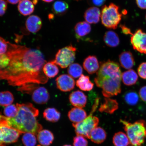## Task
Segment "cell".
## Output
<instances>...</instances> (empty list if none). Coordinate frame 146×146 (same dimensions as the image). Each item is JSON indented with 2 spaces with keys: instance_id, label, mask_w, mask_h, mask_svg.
I'll use <instances>...</instances> for the list:
<instances>
[{
  "instance_id": "cell-39",
  "label": "cell",
  "mask_w": 146,
  "mask_h": 146,
  "mask_svg": "<svg viewBox=\"0 0 146 146\" xmlns=\"http://www.w3.org/2000/svg\"><path fill=\"white\" fill-rule=\"evenodd\" d=\"M106 0H87L89 5L97 7H100L103 5L106 2Z\"/></svg>"
},
{
  "instance_id": "cell-44",
  "label": "cell",
  "mask_w": 146,
  "mask_h": 146,
  "mask_svg": "<svg viewBox=\"0 0 146 146\" xmlns=\"http://www.w3.org/2000/svg\"><path fill=\"white\" fill-rule=\"evenodd\" d=\"M42 1L45 2V3H50L54 1V0H42Z\"/></svg>"
},
{
  "instance_id": "cell-4",
  "label": "cell",
  "mask_w": 146,
  "mask_h": 146,
  "mask_svg": "<svg viewBox=\"0 0 146 146\" xmlns=\"http://www.w3.org/2000/svg\"><path fill=\"white\" fill-rule=\"evenodd\" d=\"M120 123L123 125L124 129L131 146H141L146 138V123L143 120L131 123L125 120L120 119Z\"/></svg>"
},
{
  "instance_id": "cell-13",
  "label": "cell",
  "mask_w": 146,
  "mask_h": 146,
  "mask_svg": "<svg viewBox=\"0 0 146 146\" xmlns=\"http://www.w3.org/2000/svg\"><path fill=\"white\" fill-rule=\"evenodd\" d=\"M83 66L88 74H93L98 72L100 64L98 60L94 56H89L84 60Z\"/></svg>"
},
{
  "instance_id": "cell-28",
  "label": "cell",
  "mask_w": 146,
  "mask_h": 146,
  "mask_svg": "<svg viewBox=\"0 0 146 146\" xmlns=\"http://www.w3.org/2000/svg\"><path fill=\"white\" fill-rule=\"evenodd\" d=\"M69 9V5L66 2L58 1L52 5V10L54 13L58 16H62L66 13Z\"/></svg>"
},
{
  "instance_id": "cell-10",
  "label": "cell",
  "mask_w": 146,
  "mask_h": 146,
  "mask_svg": "<svg viewBox=\"0 0 146 146\" xmlns=\"http://www.w3.org/2000/svg\"><path fill=\"white\" fill-rule=\"evenodd\" d=\"M56 81L57 88L64 92L72 91L75 85L74 78L68 74L61 75L56 78Z\"/></svg>"
},
{
  "instance_id": "cell-25",
  "label": "cell",
  "mask_w": 146,
  "mask_h": 146,
  "mask_svg": "<svg viewBox=\"0 0 146 146\" xmlns=\"http://www.w3.org/2000/svg\"><path fill=\"white\" fill-rule=\"evenodd\" d=\"M76 86L84 91H90L94 88V84L88 76L82 74L76 82Z\"/></svg>"
},
{
  "instance_id": "cell-40",
  "label": "cell",
  "mask_w": 146,
  "mask_h": 146,
  "mask_svg": "<svg viewBox=\"0 0 146 146\" xmlns=\"http://www.w3.org/2000/svg\"><path fill=\"white\" fill-rule=\"evenodd\" d=\"M139 94L141 99L146 103V86L142 87L140 89Z\"/></svg>"
},
{
  "instance_id": "cell-48",
  "label": "cell",
  "mask_w": 146,
  "mask_h": 146,
  "mask_svg": "<svg viewBox=\"0 0 146 146\" xmlns=\"http://www.w3.org/2000/svg\"><path fill=\"white\" fill-rule=\"evenodd\" d=\"M37 146H41V145H37Z\"/></svg>"
},
{
  "instance_id": "cell-22",
  "label": "cell",
  "mask_w": 146,
  "mask_h": 146,
  "mask_svg": "<svg viewBox=\"0 0 146 146\" xmlns=\"http://www.w3.org/2000/svg\"><path fill=\"white\" fill-rule=\"evenodd\" d=\"M18 9L20 13L27 16L34 12L35 7L33 3L30 0H21L18 4Z\"/></svg>"
},
{
  "instance_id": "cell-24",
  "label": "cell",
  "mask_w": 146,
  "mask_h": 146,
  "mask_svg": "<svg viewBox=\"0 0 146 146\" xmlns=\"http://www.w3.org/2000/svg\"><path fill=\"white\" fill-rule=\"evenodd\" d=\"M104 40L107 46L111 47L118 46L120 43L118 35L111 31L106 32L104 36Z\"/></svg>"
},
{
  "instance_id": "cell-27",
  "label": "cell",
  "mask_w": 146,
  "mask_h": 146,
  "mask_svg": "<svg viewBox=\"0 0 146 146\" xmlns=\"http://www.w3.org/2000/svg\"><path fill=\"white\" fill-rule=\"evenodd\" d=\"M43 70L45 76L48 78L55 77L59 72L57 66L52 61L46 63L44 65Z\"/></svg>"
},
{
  "instance_id": "cell-9",
  "label": "cell",
  "mask_w": 146,
  "mask_h": 146,
  "mask_svg": "<svg viewBox=\"0 0 146 146\" xmlns=\"http://www.w3.org/2000/svg\"><path fill=\"white\" fill-rule=\"evenodd\" d=\"M131 42L133 48L141 54H146V33L138 30L133 34Z\"/></svg>"
},
{
  "instance_id": "cell-42",
  "label": "cell",
  "mask_w": 146,
  "mask_h": 146,
  "mask_svg": "<svg viewBox=\"0 0 146 146\" xmlns=\"http://www.w3.org/2000/svg\"><path fill=\"white\" fill-rule=\"evenodd\" d=\"M120 27L121 29L122 32L123 34L125 35H133V34L131 32L130 29L126 27L125 25H120Z\"/></svg>"
},
{
  "instance_id": "cell-43",
  "label": "cell",
  "mask_w": 146,
  "mask_h": 146,
  "mask_svg": "<svg viewBox=\"0 0 146 146\" xmlns=\"http://www.w3.org/2000/svg\"><path fill=\"white\" fill-rule=\"evenodd\" d=\"M8 2L13 5L17 4L20 2L21 0H7Z\"/></svg>"
},
{
  "instance_id": "cell-20",
  "label": "cell",
  "mask_w": 146,
  "mask_h": 146,
  "mask_svg": "<svg viewBox=\"0 0 146 146\" xmlns=\"http://www.w3.org/2000/svg\"><path fill=\"white\" fill-rule=\"evenodd\" d=\"M37 140L39 143L43 146H49L53 142L54 134L50 131L43 129L38 133Z\"/></svg>"
},
{
  "instance_id": "cell-37",
  "label": "cell",
  "mask_w": 146,
  "mask_h": 146,
  "mask_svg": "<svg viewBox=\"0 0 146 146\" xmlns=\"http://www.w3.org/2000/svg\"><path fill=\"white\" fill-rule=\"evenodd\" d=\"M138 72L140 78L146 79V62L140 64L138 69Z\"/></svg>"
},
{
  "instance_id": "cell-32",
  "label": "cell",
  "mask_w": 146,
  "mask_h": 146,
  "mask_svg": "<svg viewBox=\"0 0 146 146\" xmlns=\"http://www.w3.org/2000/svg\"><path fill=\"white\" fill-rule=\"evenodd\" d=\"M35 135L31 133H25L22 140L25 146H35L36 143V139Z\"/></svg>"
},
{
  "instance_id": "cell-18",
  "label": "cell",
  "mask_w": 146,
  "mask_h": 146,
  "mask_svg": "<svg viewBox=\"0 0 146 146\" xmlns=\"http://www.w3.org/2000/svg\"><path fill=\"white\" fill-rule=\"evenodd\" d=\"M120 65L124 68L130 69L134 66L135 61L134 57L131 52L125 51L122 52L119 56Z\"/></svg>"
},
{
  "instance_id": "cell-7",
  "label": "cell",
  "mask_w": 146,
  "mask_h": 146,
  "mask_svg": "<svg viewBox=\"0 0 146 146\" xmlns=\"http://www.w3.org/2000/svg\"><path fill=\"white\" fill-rule=\"evenodd\" d=\"M76 51V47L72 45L63 47L58 50L52 61L61 68H66L75 60Z\"/></svg>"
},
{
  "instance_id": "cell-23",
  "label": "cell",
  "mask_w": 146,
  "mask_h": 146,
  "mask_svg": "<svg viewBox=\"0 0 146 146\" xmlns=\"http://www.w3.org/2000/svg\"><path fill=\"white\" fill-rule=\"evenodd\" d=\"M121 80L124 84L131 86L137 83L138 80V76L134 70L129 69L122 74Z\"/></svg>"
},
{
  "instance_id": "cell-5",
  "label": "cell",
  "mask_w": 146,
  "mask_h": 146,
  "mask_svg": "<svg viewBox=\"0 0 146 146\" xmlns=\"http://www.w3.org/2000/svg\"><path fill=\"white\" fill-rule=\"evenodd\" d=\"M100 103V98H97L92 107L90 114L80 123H73L76 134L89 138L91 131L97 127L99 122V119L94 116V113L98 108Z\"/></svg>"
},
{
  "instance_id": "cell-14",
  "label": "cell",
  "mask_w": 146,
  "mask_h": 146,
  "mask_svg": "<svg viewBox=\"0 0 146 146\" xmlns=\"http://www.w3.org/2000/svg\"><path fill=\"white\" fill-rule=\"evenodd\" d=\"M25 26L29 32L35 34L41 28V19L37 16L33 15L29 16L25 22Z\"/></svg>"
},
{
  "instance_id": "cell-35",
  "label": "cell",
  "mask_w": 146,
  "mask_h": 146,
  "mask_svg": "<svg viewBox=\"0 0 146 146\" xmlns=\"http://www.w3.org/2000/svg\"><path fill=\"white\" fill-rule=\"evenodd\" d=\"M73 145L74 146H88V142L85 137L77 135L74 138Z\"/></svg>"
},
{
  "instance_id": "cell-15",
  "label": "cell",
  "mask_w": 146,
  "mask_h": 146,
  "mask_svg": "<svg viewBox=\"0 0 146 146\" xmlns=\"http://www.w3.org/2000/svg\"><path fill=\"white\" fill-rule=\"evenodd\" d=\"M101 15V12L99 8L96 7H92L86 11L84 15V17L88 23L96 24L100 21Z\"/></svg>"
},
{
  "instance_id": "cell-47",
  "label": "cell",
  "mask_w": 146,
  "mask_h": 146,
  "mask_svg": "<svg viewBox=\"0 0 146 146\" xmlns=\"http://www.w3.org/2000/svg\"><path fill=\"white\" fill-rule=\"evenodd\" d=\"M74 1H82V0H74Z\"/></svg>"
},
{
  "instance_id": "cell-30",
  "label": "cell",
  "mask_w": 146,
  "mask_h": 146,
  "mask_svg": "<svg viewBox=\"0 0 146 146\" xmlns=\"http://www.w3.org/2000/svg\"><path fill=\"white\" fill-rule=\"evenodd\" d=\"M14 100L13 95L9 91L0 92V106L7 107L12 105Z\"/></svg>"
},
{
  "instance_id": "cell-36",
  "label": "cell",
  "mask_w": 146,
  "mask_h": 146,
  "mask_svg": "<svg viewBox=\"0 0 146 146\" xmlns=\"http://www.w3.org/2000/svg\"><path fill=\"white\" fill-rule=\"evenodd\" d=\"M9 46V42L0 36V55L6 54L8 50Z\"/></svg>"
},
{
  "instance_id": "cell-21",
  "label": "cell",
  "mask_w": 146,
  "mask_h": 146,
  "mask_svg": "<svg viewBox=\"0 0 146 146\" xmlns=\"http://www.w3.org/2000/svg\"><path fill=\"white\" fill-rule=\"evenodd\" d=\"M106 137V133L104 129L97 127L91 131L89 139L94 143L100 144L105 141Z\"/></svg>"
},
{
  "instance_id": "cell-3",
  "label": "cell",
  "mask_w": 146,
  "mask_h": 146,
  "mask_svg": "<svg viewBox=\"0 0 146 146\" xmlns=\"http://www.w3.org/2000/svg\"><path fill=\"white\" fill-rule=\"evenodd\" d=\"M122 73L119 64L110 60L102 63L94 78L96 86L102 89L105 98L117 95L121 92Z\"/></svg>"
},
{
  "instance_id": "cell-17",
  "label": "cell",
  "mask_w": 146,
  "mask_h": 146,
  "mask_svg": "<svg viewBox=\"0 0 146 146\" xmlns=\"http://www.w3.org/2000/svg\"><path fill=\"white\" fill-rule=\"evenodd\" d=\"M68 118L73 123H80L87 117V114L84 110L79 108H74L68 113Z\"/></svg>"
},
{
  "instance_id": "cell-6",
  "label": "cell",
  "mask_w": 146,
  "mask_h": 146,
  "mask_svg": "<svg viewBox=\"0 0 146 146\" xmlns=\"http://www.w3.org/2000/svg\"><path fill=\"white\" fill-rule=\"evenodd\" d=\"M122 14L119 11V7L111 3L108 6L102 7L101 15L102 23L107 28H117L121 19Z\"/></svg>"
},
{
  "instance_id": "cell-38",
  "label": "cell",
  "mask_w": 146,
  "mask_h": 146,
  "mask_svg": "<svg viewBox=\"0 0 146 146\" xmlns=\"http://www.w3.org/2000/svg\"><path fill=\"white\" fill-rule=\"evenodd\" d=\"M7 9V3L5 0H0V16L5 14Z\"/></svg>"
},
{
  "instance_id": "cell-19",
  "label": "cell",
  "mask_w": 146,
  "mask_h": 146,
  "mask_svg": "<svg viewBox=\"0 0 146 146\" xmlns=\"http://www.w3.org/2000/svg\"><path fill=\"white\" fill-rule=\"evenodd\" d=\"M91 31V27L88 23L85 21L78 23L74 27V31L76 38L78 40L90 33Z\"/></svg>"
},
{
  "instance_id": "cell-16",
  "label": "cell",
  "mask_w": 146,
  "mask_h": 146,
  "mask_svg": "<svg viewBox=\"0 0 146 146\" xmlns=\"http://www.w3.org/2000/svg\"><path fill=\"white\" fill-rule=\"evenodd\" d=\"M118 108V104L116 100L110 98H105L103 104L100 105L99 111L100 112H105L112 114Z\"/></svg>"
},
{
  "instance_id": "cell-49",
  "label": "cell",
  "mask_w": 146,
  "mask_h": 146,
  "mask_svg": "<svg viewBox=\"0 0 146 146\" xmlns=\"http://www.w3.org/2000/svg\"></svg>"
},
{
  "instance_id": "cell-41",
  "label": "cell",
  "mask_w": 146,
  "mask_h": 146,
  "mask_svg": "<svg viewBox=\"0 0 146 146\" xmlns=\"http://www.w3.org/2000/svg\"><path fill=\"white\" fill-rule=\"evenodd\" d=\"M139 8L142 9H146V0H136Z\"/></svg>"
},
{
  "instance_id": "cell-45",
  "label": "cell",
  "mask_w": 146,
  "mask_h": 146,
  "mask_svg": "<svg viewBox=\"0 0 146 146\" xmlns=\"http://www.w3.org/2000/svg\"><path fill=\"white\" fill-rule=\"evenodd\" d=\"M34 3L35 4H36L38 2V0H34Z\"/></svg>"
},
{
  "instance_id": "cell-26",
  "label": "cell",
  "mask_w": 146,
  "mask_h": 146,
  "mask_svg": "<svg viewBox=\"0 0 146 146\" xmlns=\"http://www.w3.org/2000/svg\"><path fill=\"white\" fill-rule=\"evenodd\" d=\"M43 116L47 121L56 123L59 120L61 117V113L55 108H48L44 111Z\"/></svg>"
},
{
  "instance_id": "cell-33",
  "label": "cell",
  "mask_w": 146,
  "mask_h": 146,
  "mask_svg": "<svg viewBox=\"0 0 146 146\" xmlns=\"http://www.w3.org/2000/svg\"><path fill=\"white\" fill-rule=\"evenodd\" d=\"M124 98L126 103L131 106L136 105L139 99L138 94L133 91L126 93Z\"/></svg>"
},
{
  "instance_id": "cell-34",
  "label": "cell",
  "mask_w": 146,
  "mask_h": 146,
  "mask_svg": "<svg viewBox=\"0 0 146 146\" xmlns=\"http://www.w3.org/2000/svg\"><path fill=\"white\" fill-rule=\"evenodd\" d=\"M18 112V108L16 105L12 104L5 108L3 110V114L6 117H14L16 116Z\"/></svg>"
},
{
  "instance_id": "cell-8",
  "label": "cell",
  "mask_w": 146,
  "mask_h": 146,
  "mask_svg": "<svg viewBox=\"0 0 146 146\" xmlns=\"http://www.w3.org/2000/svg\"><path fill=\"white\" fill-rule=\"evenodd\" d=\"M21 132L13 128L0 125V146H6L18 141Z\"/></svg>"
},
{
  "instance_id": "cell-12",
  "label": "cell",
  "mask_w": 146,
  "mask_h": 146,
  "mask_svg": "<svg viewBox=\"0 0 146 146\" xmlns=\"http://www.w3.org/2000/svg\"><path fill=\"white\" fill-rule=\"evenodd\" d=\"M69 100L70 103L74 107L82 108L86 105L87 96L82 91H76L70 94Z\"/></svg>"
},
{
  "instance_id": "cell-11",
  "label": "cell",
  "mask_w": 146,
  "mask_h": 146,
  "mask_svg": "<svg viewBox=\"0 0 146 146\" xmlns=\"http://www.w3.org/2000/svg\"><path fill=\"white\" fill-rule=\"evenodd\" d=\"M50 98L48 91L44 87H38L32 92V100L35 103L38 104H44L47 103Z\"/></svg>"
},
{
  "instance_id": "cell-1",
  "label": "cell",
  "mask_w": 146,
  "mask_h": 146,
  "mask_svg": "<svg viewBox=\"0 0 146 146\" xmlns=\"http://www.w3.org/2000/svg\"><path fill=\"white\" fill-rule=\"evenodd\" d=\"M9 61L0 70V80H5L9 85L19 87L23 91L48 81L43 72L46 63L40 51L9 42L6 52Z\"/></svg>"
},
{
  "instance_id": "cell-2",
  "label": "cell",
  "mask_w": 146,
  "mask_h": 146,
  "mask_svg": "<svg viewBox=\"0 0 146 146\" xmlns=\"http://www.w3.org/2000/svg\"><path fill=\"white\" fill-rule=\"evenodd\" d=\"M16 105L18 108L16 116L8 118L2 115L1 125L13 128L22 133H31L37 134L43 128L36 119L39 114L38 110L30 103H17Z\"/></svg>"
},
{
  "instance_id": "cell-46",
  "label": "cell",
  "mask_w": 146,
  "mask_h": 146,
  "mask_svg": "<svg viewBox=\"0 0 146 146\" xmlns=\"http://www.w3.org/2000/svg\"><path fill=\"white\" fill-rule=\"evenodd\" d=\"M63 146H72L70 145H64Z\"/></svg>"
},
{
  "instance_id": "cell-31",
  "label": "cell",
  "mask_w": 146,
  "mask_h": 146,
  "mask_svg": "<svg viewBox=\"0 0 146 146\" xmlns=\"http://www.w3.org/2000/svg\"><path fill=\"white\" fill-rule=\"evenodd\" d=\"M83 69L79 64L72 63L68 67V72L69 75L73 78H79L82 74Z\"/></svg>"
},
{
  "instance_id": "cell-29",
  "label": "cell",
  "mask_w": 146,
  "mask_h": 146,
  "mask_svg": "<svg viewBox=\"0 0 146 146\" xmlns=\"http://www.w3.org/2000/svg\"><path fill=\"white\" fill-rule=\"evenodd\" d=\"M113 142L115 146H128L129 145L127 134L121 132L115 134L113 138Z\"/></svg>"
}]
</instances>
